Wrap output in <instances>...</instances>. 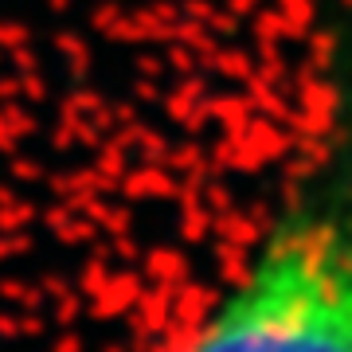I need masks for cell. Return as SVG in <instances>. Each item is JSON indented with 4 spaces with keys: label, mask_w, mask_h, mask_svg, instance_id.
<instances>
[{
    "label": "cell",
    "mask_w": 352,
    "mask_h": 352,
    "mask_svg": "<svg viewBox=\"0 0 352 352\" xmlns=\"http://www.w3.org/2000/svg\"><path fill=\"white\" fill-rule=\"evenodd\" d=\"M173 352H352V168L314 173Z\"/></svg>",
    "instance_id": "6da1fadb"
}]
</instances>
